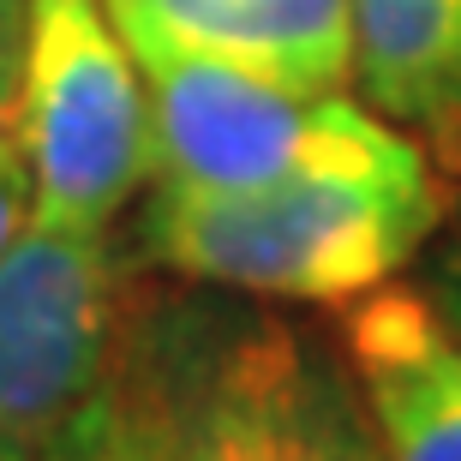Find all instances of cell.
I'll return each mask as SVG.
<instances>
[{"label": "cell", "instance_id": "9c48e42d", "mask_svg": "<svg viewBox=\"0 0 461 461\" xmlns=\"http://www.w3.org/2000/svg\"><path fill=\"white\" fill-rule=\"evenodd\" d=\"M42 461H162V456L150 444V426H144L138 402L126 395L120 372L108 366L103 384L78 402V413L67 420V431L49 444Z\"/></svg>", "mask_w": 461, "mask_h": 461}, {"label": "cell", "instance_id": "30bf717a", "mask_svg": "<svg viewBox=\"0 0 461 461\" xmlns=\"http://www.w3.org/2000/svg\"><path fill=\"white\" fill-rule=\"evenodd\" d=\"M31 222V156L18 138V114L0 120V252Z\"/></svg>", "mask_w": 461, "mask_h": 461}, {"label": "cell", "instance_id": "7a4b0ae2", "mask_svg": "<svg viewBox=\"0 0 461 461\" xmlns=\"http://www.w3.org/2000/svg\"><path fill=\"white\" fill-rule=\"evenodd\" d=\"M444 222V180L426 150L372 168H306L270 186L150 180L138 252L156 270L264 300H354L420 258Z\"/></svg>", "mask_w": 461, "mask_h": 461}, {"label": "cell", "instance_id": "8fae6325", "mask_svg": "<svg viewBox=\"0 0 461 461\" xmlns=\"http://www.w3.org/2000/svg\"><path fill=\"white\" fill-rule=\"evenodd\" d=\"M438 306V318H444L449 330H456V342H461V222L449 228V240L431 252L426 264V288H420Z\"/></svg>", "mask_w": 461, "mask_h": 461}, {"label": "cell", "instance_id": "52a82bcc", "mask_svg": "<svg viewBox=\"0 0 461 461\" xmlns=\"http://www.w3.org/2000/svg\"><path fill=\"white\" fill-rule=\"evenodd\" d=\"M342 354L384 461H461V342L420 288H366L342 312Z\"/></svg>", "mask_w": 461, "mask_h": 461}, {"label": "cell", "instance_id": "8992f818", "mask_svg": "<svg viewBox=\"0 0 461 461\" xmlns=\"http://www.w3.org/2000/svg\"><path fill=\"white\" fill-rule=\"evenodd\" d=\"M132 60L204 54L300 96L354 78V0H108Z\"/></svg>", "mask_w": 461, "mask_h": 461}, {"label": "cell", "instance_id": "6da1fadb", "mask_svg": "<svg viewBox=\"0 0 461 461\" xmlns=\"http://www.w3.org/2000/svg\"><path fill=\"white\" fill-rule=\"evenodd\" d=\"M162 461H384L348 354L222 294H138L114 354Z\"/></svg>", "mask_w": 461, "mask_h": 461}, {"label": "cell", "instance_id": "5b68a950", "mask_svg": "<svg viewBox=\"0 0 461 461\" xmlns=\"http://www.w3.org/2000/svg\"><path fill=\"white\" fill-rule=\"evenodd\" d=\"M120 270L103 234L24 222L0 252V461H42L108 372Z\"/></svg>", "mask_w": 461, "mask_h": 461}, {"label": "cell", "instance_id": "ba28073f", "mask_svg": "<svg viewBox=\"0 0 461 461\" xmlns=\"http://www.w3.org/2000/svg\"><path fill=\"white\" fill-rule=\"evenodd\" d=\"M354 72L366 103L461 180V0H354Z\"/></svg>", "mask_w": 461, "mask_h": 461}, {"label": "cell", "instance_id": "277c9868", "mask_svg": "<svg viewBox=\"0 0 461 461\" xmlns=\"http://www.w3.org/2000/svg\"><path fill=\"white\" fill-rule=\"evenodd\" d=\"M138 72L150 103V180L240 192L306 168H372L426 150L342 90L300 96L204 54H156Z\"/></svg>", "mask_w": 461, "mask_h": 461}, {"label": "cell", "instance_id": "7c38bea8", "mask_svg": "<svg viewBox=\"0 0 461 461\" xmlns=\"http://www.w3.org/2000/svg\"><path fill=\"white\" fill-rule=\"evenodd\" d=\"M24 24L31 0H0V120L18 103V72H24Z\"/></svg>", "mask_w": 461, "mask_h": 461}, {"label": "cell", "instance_id": "3957f363", "mask_svg": "<svg viewBox=\"0 0 461 461\" xmlns=\"http://www.w3.org/2000/svg\"><path fill=\"white\" fill-rule=\"evenodd\" d=\"M13 114L31 156V216L108 234L150 180V103L108 0H31Z\"/></svg>", "mask_w": 461, "mask_h": 461}]
</instances>
